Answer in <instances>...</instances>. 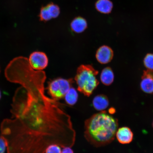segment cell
I'll return each mask as SVG.
<instances>
[{
    "instance_id": "cell-13",
    "label": "cell",
    "mask_w": 153,
    "mask_h": 153,
    "mask_svg": "<svg viewBox=\"0 0 153 153\" xmlns=\"http://www.w3.org/2000/svg\"><path fill=\"white\" fill-rule=\"evenodd\" d=\"M140 83V88L143 92L148 94H153V79L143 78Z\"/></svg>"
},
{
    "instance_id": "cell-1",
    "label": "cell",
    "mask_w": 153,
    "mask_h": 153,
    "mask_svg": "<svg viewBox=\"0 0 153 153\" xmlns=\"http://www.w3.org/2000/svg\"><path fill=\"white\" fill-rule=\"evenodd\" d=\"M11 118L1 124V137L11 153H45L50 145L72 147L76 140L71 116L45 93L27 94L18 88Z\"/></svg>"
},
{
    "instance_id": "cell-15",
    "label": "cell",
    "mask_w": 153,
    "mask_h": 153,
    "mask_svg": "<svg viewBox=\"0 0 153 153\" xmlns=\"http://www.w3.org/2000/svg\"><path fill=\"white\" fill-rule=\"evenodd\" d=\"M39 20L42 22H47L52 19L46 5L43 6L40 10L39 14Z\"/></svg>"
},
{
    "instance_id": "cell-17",
    "label": "cell",
    "mask_w": 153,
    "mask_h": 153,
    "mask_svg": "<svg viewBox=\"0 0 153 153\" xmlns=\"http://www.w3.org/2000/svg\"><path fill=\"white\" fill-rule=\"evenodd\" d=\"M62 147L60 145L56 144L50 145L45 151V153H61Z\"/></svg>"
},
{
    "instance_id": "cell-7",
    "label": "cell",
    "mask_w": 153,
    "mask_h": 153,
    "mask_svg": "<svg viewBox=\"0 0 153 153\" xmlns=\"http://www.w3.org/2000/svg\"><path fill=\"white\" fill-rule=\"evenodd\" d=\"M116 136L119 143L122 144H127L132 141L134 134L129 128L120 127L116 131Z\"/></svg>"
},
{
    "instance_id": "cell-18",
    "label": "cell",
    "mask_w": 153,
    "mask_h": 153,
    "mask_svg": "<svg viewBox=\"0 0 153 153\" xmlns=\"http://www.w3.org/2000/svg\"><path fill=\"white\" fill-rule=\"evenodd\" d=\"M7 149V144L3 137H0V153H5Z\"/></svg>"
},
{
    "instance_id": "cell-3",
    "label": "cell",
    "mask_w": 153,
    "mask_h": 153,
    "mask_svg": "<svg viewBox=\"0 0 153 153\" xmlns=\"http://www.w3.org/2000/svg\"><path fill=\"white\" fill-rule=\"evenodd\" d=\"M98 74V71L91 65L79 66L74 79L78 91L86 96L91 95L99 84L97 78Z\"/></svg>"
},
{
    "instance_id": "cell-12",
    "label": "cell",
    "mask_w": 153,
    "mask_h": 153,
    "mask_svg": "<svg viewBox=\"0 0 153 153\" xmlns=\"http://www.w3.org/2000/svg\"><path fill=\"white\" fill-rule=\"evenodd\" d=\"M66 104L70 106H74L77 102L78 95L74 88L71 87L64 97Z\"/></svg>"
},
{
    "instance_id": "cell-21",
    "label": "cell",
    "mask_w": 153,
    "mask_h": 153,
    "mask_svg": "<svg viewBox=\"0 0 153 153\" xmlns=\"http://www.w3.org/2000/svg\"><path fill=\"white\" fill-rule=\"evenodd\" d=\"M1 91H0V100H1Z\"/></svg>"
},
{
    "instance_id": "cell-6",
    "label": "cell",
    "mask_w": 153,
    "mask_h": 153,
    "mask_svg": "<svg viewBox=\"0 0 153 153\" xmlns=\"http://www.w3.org/2000/svg\"><path fill=\"white\" fill-rule=\"evenodd\" d=\"M114 53L111 48L107 45H103L97 50L95 57L98 62L101 64H108L113 58Z\"/></svg>"
},
{
    "instance_id": "cell-5",
    "label": "cell",
    "mask_w": 153,
    "mask_h": 153,
    "mask_svg": "<svg viewBox=\"0 0 153 153\" xmlns=\"http://www.w3.org/2000/svg\"><path fill=\"white\" fill-rule=\"evenodd\" d=\"M28 62L33 69L42 71L47 68L48 64V59L46 54L42 51H36L30 54Z\"/></svg>"
},
{
    "instance_id": "cell-8",
    "label": "cell",
    "mask_w": 153,
    "mask_h": 153,
    "mask_svg": "<svg viewBox=\"0 0 153 153\" xmlns=\"http://www.w3.org/2000/svg\"><path fill=\"white\" fill-rule=\"evenodd\" d=\"M70 27L72 31L76 33H81L85 31L87 28V22L83 17H76L71 23Z\"/></svg>"
},
{
    "instance_id": "cell-11",
    "label": "cell",
    "mask_w": 153,
    "mask_h": 153,
    "mask_svg": "<svg viewBox=\"0 0 153 153\" xmlns=\"http://www.w3.org/2000/svg\"><path fill=\"white\" fill-rule=\"evenodd\" d=\"M114 76L113 71L110 67H106L102 70L100 75V80L104 85H110L113 83Z\"/></svg>"
},
{
    "instance_id": "cell-16",
    "label": "cell",
    "mask_w": 153,
    "mask_h": 153,
    "mask_svg": "<svg viewBox=\"0 0 153 153\" xmlns=\"http://www.w3.org/2000/svg\"><path fill=\"white\" fill-rule=\"evenodd\" d=\"M143 63L147 69L153 70V53L147 54L143 59Z\"/></svg>"
},
{
    "instance_id": "cell-10",
    "label": "cell",
    "mask_w": 153,
    "mask_h": 153,
    "mask_svg": "<svg viewBox=\"0 0 153 153\" xmlns=\"http://www.w3.org/2000/svg\"><path fill=\"white\" fill-rule=\"evenodd\" d=\"M113 7V4L110 0H97L95 3L96 9L103 14H110Z\"/></svg>"
},
{
    "instance_id": "cell-20",
    "label": "cell",
    "mask_w": 153,
    "mask_h": 153,
    "mask_svg": "<svg viewBox=\"0 0 153 153\" xmlns=\"http://www.w3.org/2000/svg\"><path fill=\"white\" fill-rule=\"evenodd\" d=\"M61 153H74L71 147H65L63 148Z\"/></svg>"
},
{
    "instance_id": "cell-23",
    "label": "cell",
    "mask_w": 153,
    "mask_h": 153,
    "mask_svg": "<svg viewBox=\"0 0 153 153\" xmlns=\"http://www.w3.org/2000/svg\"><path fill=\"white\" fill-rule=\"evenodd\" d=\"M0 72H1V70H0Z\"/></svg>"
},
{
    "instance_id": "cell-2",
    "label": "cell",
    "mask_w": 153,
    "mask_h": 153,
    "mask_svg": "<svg viewBox=\"0 0 153 153\" xmlns=\"http://www.w3.org/2000/svg\"><path fill=\"white\" fill-rule=\"evenodd\" d=\"M118 126L117 119L105 111H100L85 120V138L97 148L105 146L114 141Z\"/></svg>"
},
{
    "instance_id": "cell-9",
    "label": "cell",
    "mask_w": 153,
    "mask_h": 153,
    "mask_svg": "<svg viewBox=\"0 0 153 153\" xmlns=\"http://www.w3.org/2000/svg\"><path fill=\"white\" fill-rule=\"evenodd\" d=\"M92 104L94 108L96 110L102 111L108 108L109 105V101L106 95L100 94L94 98Z\"/></svg>"
},
{
    "instance_id": "cell-22",
    "label": "cell",
    "mask_w": 153,
    "mask_h": 153,
    "mask_svg": "<svg viewBox=\"0 0 153 153\" xmlns=\"http://www.w3.org/2000/svg\"><path fill=\"white\" fill-rule=\"evenodd\" d=\"M152 125V127L153 128V120Z\"/></svg>"
},
{
    "instance_id": "cell-19",
    "label": "cell",
    "mask_w": 153,
    "mask_h": 153,
    "mask_svg": "<svg viewBox=\"0 0 153 153\" xmlns=\"http://www.w3.org/2000/svg\"><path fill=\"white\" fill-rule=\"evenodd\" d=\"M148 78L153 79V70L147 69L143 72L141 78Z\"/></svg>"
},
{
    "instance_id": "cell-14",
    "label": "cell",
    "mask_w": 153,
    "mask_h": 153,
    "mask_svg": "<svg viewBox=\"0 0 153 153\" xmlns=\"http://www.w3.org/2000/svg\"><path fill=\"white\" fill-rule=\"evenodd\" d=\"M46 5L52 19L56 18L59 16L60 9L58 5L51 2Z\"/></svg>"
},
{
    "instance_id": "cell-4",
    "label": "cell",
    "mask_w": 153,
    "mask_h": 153,
    "mask_svg": "<svg viewBox=\"0 0 153 153\" xmlns=\"http://www.w3.org/2000/svg\"><path fill=\"white\" fill-rule=\"evenodd\" d=\"M73 80L59 78L49 82L47 89L48 93L56 100L63 98L71 87Z\"/></svg>"
}]
</instances>
